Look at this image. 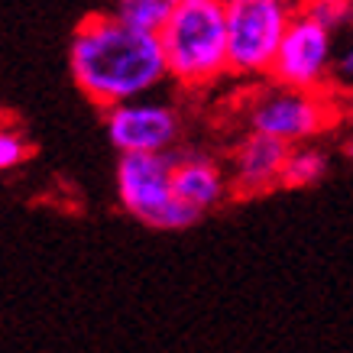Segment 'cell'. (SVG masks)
Instances as JSON below:
<instances>
[{"instance_id": "14", "label": "cell", "mask_w": 353, "mask_h": 353, "mask_svg": "<svg viewBox=\"0 0 353 353\" xmlns=\"http://www.w3.org/2000/svg\"><path fill=\"white\" fill-rule=\"evenodd\" d=\"M334 72H337V78H341V81H353V46L347 49V52L337 55V62H334Z\"/></svg>"}, {"instance_id": "4", "label": "cell", "mask_w": 353, "mask_h": 353, "mask_svg": "<svg viewBox=\"0 0 353 353\" xmlns=\"http://www.w3.org/2000/svg\"><path fill=\"white\" fill-rule=\"evenodd\" d=\"M299 7L292 0H230L227 3V59L230 75H272L279 46L285 39Z\"/></svg>"}, {"instance_id": "2", "label": "cell", "mask_w": 353, "mask_h": 353, "mask_svg": "<svg viewBox=\"0 0 353 353\" xmlns=\"http://www.w3.org/2000/svg\"><path fill=\"white\" fill-rule=\"evenodd\" d=\"M169 78L185 91H201L230 75L227 0H175L159 32Z\"/></svg>"}, {"instance_id": "10", "label": "cell", "mask_w": 353, "mask_h": 353, "mask_svg": "<svg viewBox=\"0 0 353 353\" xmlns=\"http://www.w3.org/2000/svg\"><path fill=\"white\" fill-rule=\"evenodd\" d=\"M172 7H175V0H117L110 13H114L120 23L133 26V30L159 36L162 26H165L172 17Z\"/></svg>"}, {"instance_id": "8", "label": "cell", "mask_w": 353, "mask_h": 353, "mask_svg": "<svg viewBox=\"0 0 353 353\" xmlns=\"http://www.w3.org/2000/svg\"><path fill=\"white\" fill-rule=\"evenodd\" d=\"M289 150L282 139H272L266 133H246L236 143L230 156V192L236 198H256L282 185V169L289 159Z\"/></svg>"}, {"instance_id": "3", "label": "cell", "mask_w": 353, "mask_h": 353, "mask_svg": "<svg viewBox=\"0 0 353 353\" xmlns=\"http://www.w3.org/2000/svg\"><path fill=\"white\" fill-rule=\"evenodd\" d=\"M175 156L172 152H130L117 162V194L130 217L143 221L156 230H185L201 221L194 211L175 194L172 185Z\"/></svg>"}, {"instance_id": "1", "label": "cell", "mask_w": 353, "mask_h": 353, "mask_svg": "<svg viewBox=\"0 0 353 353\" xmlns=\"http://www.w3.org/2000/svg\"><path fill=\"white\" fill-rule=\"evenodd\" d=\"M68 68L81 94L101 110L143 101L169 81L159 36L133 30L114 13H94L78 23Z\"/></svg>"}, {"instance_id": "15", "label": "cell", "mask_w": 353, "mask_h": 353, "mask_svg": "<svg viewBox=\"0 0 353 353\" xmlns=\"http://www.w3.org/2000/svg\"><path fill=\"white\" fill-rule=\"evenodd\" d=\"M343 152H347V159L353 162V139H350V143H347V146H343Z\"/></svg>"}, {"instance_id": "9", "label": "cell", "mask_w": 353, "mask_h": 353, "mask_svg": "<svg viewBox=\"0 0 353 353\" xmlns=\"http://www.w3.org/2000/svg\"><path fill=\"white\" fill-rule=\"evenodd\" d=\"M172 185H175V194L201 214L217 208L230 192V179L221 172V165L211 162L208 156H198V152H185L175 159Z\"/></svg>"}, {"instance_id": "13", "label": "cell", "mask_w": 353, "mask_h": 353, "mask_svg": "<svg viewBox=\"0 0 353 353\" xmlns=\"http://www.w3.org/2000/svg\"><path fill=\"white\" fill-rule=\"evenodd\" d=\"M26 156H30L26 139H23L20 133H13V130L0 127V169H13V165H20Z\"/></svg>"}, {"instance_id": "6", "label": "cell", "mask_w": 353, "mask_h": 353, "mask_svg": "<svg viewBox=\"0 0 353 353\" xmlns=\"http://www.w3.org/2000/svg\"><path fill=\"white\" fill-rule=\"evenodd\" d=\"M104 130L120 156L130 152H172L182 137V114L169 101H130L104 110Z\"/></svg>"}, {"instance_id": "11", "label": "cell", "mask_w": 353, "mask_h": 353, "mask_svg": "<svg viewBox=\"0 0 353 353\" xmlns=\"http://www.w3.org/2000/svg\"><path fill=\"white\" fill-rule=\"evenodd\" d=\"M324 172H327L324 152L314 146H299V150H289V159L282 169V185L285 188H308V185L321 182Z\"/></svg>"}, {"instance_id": "7", "label": "cell", "mask_w": 353, "mask_h": 353, "mask_svg": "<svg viewBox=\"0 0 353 353\" xmlns=\"http://www.w3.org/2000/svg\"><path fill=\"white\" fill-rule=\"evenodd\" d=\"M334 32L318 26L299 10L292 20L285 39L279 46L276 65H272V81L301 91H324L327 78L334 72Z\"/></svg>"}, {"instance_id": "17", "label": "cell", "mask_w": 353, "mask_h": 353, "mask_svg": "<svg viewBox=\"0 0 353 353\" xmlns=\"http://www.w3.org/2000/svg\"><path fill=\"white\" fill-rule=\"evenodd\" d=\"M350 26H353V17H350Z\"/></svg>"}, {"instance_id": "5", "label": "cell", "mask_w": 353, "mask_h": 353, "mask_svg": "<svg viewBox=\"0 0 353 353\" xmlns=\"http://www.w3.org/2000/svg\"><path fill=\"white\" fill-rule=\"evenodd\" d=\"M246 117H250L253 133H266L272 139H282L285 146H295V143L321 137L337 120V104L327 97V91L272 85L269 91L250 101Z\"/></svg>"}, {"instance_id": "18", "label": "cell", "mask_w": 353, "mask_h": 353, "mask_svg": "<svg viewBox=\"0 0 353 353\" xmlns=\"http://www.w3.org/2000/svg\"><path fill=\"white\" fill-rule=\"evenodd\" d=\"M227 3H230V0H227Z\"/></svg>"}, {"instance_id": "16", "label": "cell", "mask_w": 353, "mask_h": 353, "mask_svg": "<svg viewBox=\"0 0 353 353\" xmlns=\"http://www.w3.org/2000/svg\"><path fill=\"white\" fill-rule=\"evenodd\" d=\"M292 3H295V7H299V10H301V7H308L311 0H292Z\"/></svg>"}, {"instance_id": "12", "label": "cell", "mask_w": 353, "mask_h": 353, "mask_svg": "<svg viewBox=\"0 0 353 353\" xmlns=\"http://www.w3.org/2000/svg\"><path fill=\"white\" fill-rule=\"evenodd\" d=\"M301 13L318 26H324L327 32H337L343 26H350L353 0H311L308 7H301Z\"/></svg>"}]
</instances>
